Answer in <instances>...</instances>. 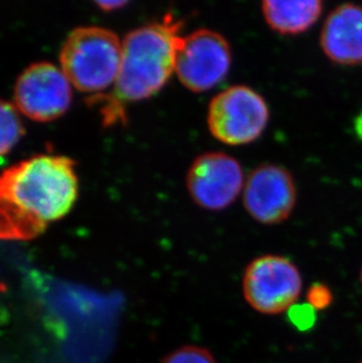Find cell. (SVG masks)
<instances>
[{"label":"cell","instance_id":"10","mask_svg":"<svg viewBox=\"0 0 362 363\" xmlns=\"http://www.w3.org/2000/svg\"><path fill=\"white\" fill-rule=\"evenodd\" d=\"M322 51L339 65L362 62V7L344 4L326 18L320 35Z\"/></svg>","mask_w":362,"mask_h":363},{"label":"cell","instance_id":"9","mask_svg":"<svg viewBox=\"0 0 362 363\" xmlns=\"http://www.w3.org/2000/svg\"><path fill=\"white\" fill-rule=\"evenodd\" d=\"M243 202L247 213L258 223H284L297 203V187L293 177L279 164H260L246 178Z\"/></svg>","mask_w":362,"mask_h":363},{"label":"cell","instance_id":"13","mask_svg":"<svg viewBox=\"0 0 362 363\" xmlns=\"http://www.w3.org/2000/svg\"><path fill=\"white\" fill-rule=\"evenodd\" d=\"M161 363H218L216 357L204 347L184 346L173 350Z\"/></svg>","mask_w":362,"mask_h":363},{"label":"cell","instance_id":"1","mask_svg":"<svg viewBox=\"0 0 362 363\" xmlns=\"http://www.w3.org/2000/svg\"><path fill=\"white\" fill-rule=\"evenodd\" d=\"M72 159L38 155L0 173V240L25 241L69 214L78 198Z\"/></svg>","mask_w":362,"mask_h":363},{"label":"cell","instance_id":"2","mask_svg":"<svg viewBox=\"0 0 362 363\" xmlns=\"http://www.w3.org/2000/svg\"><path fill=\"white\" fill-rule=\"evenodd\" d=\"M182 21L168 13L161 21H153L127 33L123 40L121 60L116 84L109 96L103 99L104 121H124V103L150 99L160 92L175 73V65L185 35Z\"/></svg>","mask_w":362,"mask_h":363},{"label":"cell","instance_id":"14","mask_svg":"<svg viewBox=\"0 0 362 363\" xmlns=\"http://www.w3.org/2000/svg\"><path fill=\"white\" fill-rule=\"evenodd\" d=\"M288 320L294 328L300 332H307L314 327L317 323V311L311 305L294 303L287 311Z\"/></svg>","mask_w":362,"mask_h":363},{"label":"cell","instance_id":"18","mask_svg":"<svg viewBox=\"0 0 362 363\" xmlns=\"http://www.w3.org/2000/svg\"><path fill=\"white\" fill-rule=\"evenodd\" d=\"M360 281H361V286H362V268H361V273H360Z\"/></svg>","mask_w":362,"mask_h":363},{"label":"cell","instance_id":"19","mask_svg":"<svg viewBox=\"0 0 362 363\" xmlns=\"http://www.w3.org/2000/svg\"><path fill=\"white\" fill-rule=\"evenodd\" d=\"M361 363H362V361H361Z\"/></svg>","mask_w":362,"mask_h":363},{"label":"cell","instance_id":"15","mask_svg":"<svg viewBox=\"0 0 362 363\" xmlns=\"http://www.w3.org/2000/svg\"><path fill=\"white\" fill-rule=\"evenodd\" d=\"M306 300L308 305H311L317 312H319L328 308L331 305L333 293L325 284L317 282L308 288L306 291Z\"/></svg>","mask_w":362,"mask_h":363},{"label":"cell","instance_id":"8","mask_svg":"<svg viewBox=\"0 0 362 363\" xmlns=\"http://www.w3.org/2000/svg\"><path fill=\"white\" fill-rule=\"evenodd\" d=\"M243 167L236 158L222 152H207L193 160L186 174L192 200L202 208L218 212L243 194Z\"/></svg>","mask_w":362,"mask_h":363},{"label":"cell","instance_id":"4","mask_svg":"<svg viewBox=\"0 0 362 363\" xmlns=\"http://www.w3.org/2000/svg\"><path fill=\"white\" fill-rule=\"evenodd\" d=\"M270 121L266 100L248 86L234 85L216 94L207 111V126L216 140L243 146L258 140Z\"/></svg>","mask_w":362,"mask_h":363},{"label":"cell","instance_id":"6","mask_svg":"<svg viewBox=\"0 0 362 363\" xmlns=\"http://www.w3.org/2000/svg\"><path fill=\"white\" fill-rule=\"evenodd\" d=\"M231 65L232 51L227 39L219 32L199 28L185 35L175 74L192 92H207L225 80Z\"/></svg>","mask_w":362,"mask_h":363},{"label":"cell","instance_id":"11","mask_svg":"<svg viewBox=\"0 0 362 363\" xmlns=\"http://www.w3.org/2000/svg\"><path fill=\"white\" fill-rule=\"evenodd\" d=\"M320 0L281 1L265 0L261 12L270 30L283 35H297L308 31L322 17Z\"/></svg>","mask_w":362,"mask_h":363},{"label":"cell","instance_id":"12","mask_svg":"<svg viewBox=\"0 0 362 363\" xmlns=\"http://www.w3.org/2000/svg\"><path fill=\"white\" fill-rule=\"evenodd\" d=\"M17 107L0 99V160L10 153L25 134L24 123Z\"/></svg>","mask_w":362,"mask_h":363},{"label":"cell","instance_id":"5","mask_svg":"<svg viewBox=\"0 0 362 363\" xmlns=\"http://www.w3.org/2000/svg\"><path fill=\"white\" fill-rule=\"evenodd\" d=\"M302 291L299 268L281 255L266 254L247 264L243 294L247 303L265 315L287 312Z\"/></svg>","mask_w":362,"mask_h":363},{"label":"cell","instance_id":"17","mask_svg":"<svg viewBox=\"0 0 362 363\" xmlns=\"http://www.w3.org/2000/svg\"><path fill=\"white\" fill-rule=\"evenodd\" d=\"M354 130H356V135L362 143V110L359 116L356 117V123H354Z\"/></svg>","mask_w":362,"mask_h":363},{"label":"cell","instance_id":"3","mask_svg":"<svg viewBox=\"0 0 362 363\" xmlns=\"http://www.w3.org/2000/svg\"><path fill=\"white\" fill-rule=\"evenodd\" d=\"M123 41L107 28L80 26L70 32L60 50V65L80 92L98 94L116 84Z\"/></svg>","mask_w":362,"mask_h":363},{"label":"cell","instance_id":"7","mask_svg":"<svg viewBox=\"0 0 362 363\" xmlns=\"http://www.w3.org/2000/svg\"><path fill=\"white\" fill-rule=\"evenodd\" d=\"M14 106L38 123L53 121L65 114L72 103V84L65 73L48 62H33L18 77Z\"/></svg>","mask_w":362,"mask_h":363},{"label":"cell","instance_id":"16","mask_svg":"<svg viewBox=\"0 0 362 363\" xmlns=\"http://www.w3.org/2000/svg\"><path fill=\"white\" fill-rule=\"evenodd\" d=\"M97 6H99L103 11H114L121 7L126 6V1L116 0V1H97Z\"/></svg>","mask_w":362,"mask_h":363}]
</instances>
